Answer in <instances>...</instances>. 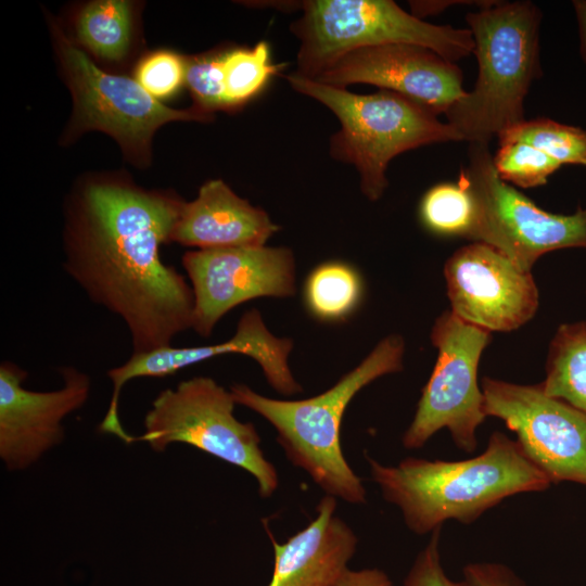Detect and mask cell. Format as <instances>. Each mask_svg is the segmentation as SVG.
I'll return each instance as SVG.
<instances>
[{
    "instance_id": "obj_13",
    "label": "cell",
    "mask_w": 586,
    "mask_h": 586,
    "mask_svg": "<svg viewBox=\"0 0 586 586\" xmlns=\"http://www.w3.org/2000/svg\"><path fill=\"white\" fill-rule=\"evenodd\" d=\"M293 341L273 335L266 327L259 310L245 311L229 340L206 346H166L148 353L132 354L123 365L107 370L113 383L107 411L99 424L103 434L117 436L123 442L130 441L122 425L118 412L119 395L123 386L137 378H162L194 364L227 354H242L253 358L262 368L267 382L279 394L290 396L303 391L294 379L288 364Z\"/></svg>"
},
{
    "instance_id": "obj_19",
    "label": "cell",
    "mask_w": 586,
    "mask_h": 586,
    "mask_svg": "<svg viewBox=\"0 0 586 586\" xmlns=\"http://www.w3.org/2000/svg\"><path fill=\"white\" fill-rule=\"evenodd\" d=\"M539 386L547 396L586 412V320L558 328Z\"/></svg>"
},
{
    "instance_id": "obj_7",
    "label": "cell",
    "mask_w": 586,
    "mask_h": 586,
    "mask_svg": "<svg viewBox=\"0 0 586 586\" xmlns=\"http://www.w3.org/2000/svg\"><path fill=\"white\" fill-rule=\"evenodd\" d=\"M235 405L231 392L209 377L181 381L158 393L144 417V433L135 442L157 453L173 443L191 445L247 471L259 496L270 497L279 485L278 472L264 456L254 424L235 418Z\"/></svg>"
},
{
    "instance_id": "obj_25",
    "label": "cell",
    "mask_w": 586,
    "mask_h": 586,
    "mask_svg": "<svg viewBox=\"0 0 586 586\" xmlns=\"http://www.w3.org/2000/svg\"><path fill=\"white\" fill-rule=\"evenodd\" d=\"M493 165L505 182L521 188H535L547 183L548 177L562 165L525 142L500 143L493 155Z\"/></svg>"
},
{
    "instance_id": "obj_2",
    "label": "cell",
    "mask_w": 586,
    "mask_h": 586,
    "mask_svg": "<svg viewBox=\"0 0 586 586\" xmlns=\"http://www.w3.org/2000/svg\"><path fill=\"white\" fill-rule=\"evenodd\" d=\"M383 498L402 511L407 527L423 535L446 521H476L508 497L544 492L552 483L502 432L491 434L483 453L464 460L407 457L384 466L366 455Z\"/></svg>"
},
{
    "instance_id": "obj_30",
    "label": "cell",
    "mask_w": 586,
    "mask_h": 586,
    "mask_svg": "<svg viewBox=\"0 0 586 586\" xmlns=\"http://www.w3.org/2000/svg\"><path fill=\"white\" fill-rule=\"evenodd\" d=\"M332 586H394L390 576L377 568L347 570Z\"/></svg>"
},
{
    "instance_id": "obj_5",
    "label": "cell",
    "mask_w": 586,
    "mask_h": 586,
    "mask_svg": "<svg viewBox=\"0 0 586 586\" xmlns=\"http://www.w3.org/2000/svg\"><path fill=\"white\" fill-rule=\"evenodd\" d=\"M284 78L297 92L315 99L339 119L341 128L330 139V154L352 164L359 174L360 190L379 200L388 186L390 162L406 151L448 141L460 135L437 115L387 90L357 94L296 74Z\"/></svg>"
},
{
    "instance_id": "obj_21",
    "label": "cell",
    "mask_w": 586,
    "mask_h": 586,
    "mask_svg": "<svg viewBox=\"0 0 586 586\" xmlns=\"http://www.w3.org/2000/svg\"><path fill=\"white\" fill-rule=\"evenodd\" d=\"M76 27L80 41L94 54L119 60L130 43V7L120 0L92 1L80 11Z\"/></svg>"
},
{
    "instance_id": "obj_3",
    "label": "cell",
    "mask_w": 586,
    "mask_h": 586,
    "mask_svg": "<svg viewBox=\"0 0 586 586\" xmlns=\"http://www.w3.org/2000/svg\"><path fill=\"white\" fill-rule=\"evenodd\" d=\"M404 351L400 335H387L332 387L305 399L266 397L245 384H234L230 392L237 404L260 415L276 429L277 441L289 461L305 470L327 495L348 504H365L366 488L342 451V419L361 388L403 369Z\"/></svg>"
},
{
    "instance_id": "obj_23",
    "label": "cell",
    "mask_w": 586,
    "mask_h": 586,
    "mask_svg": "<svg viewBox=\"0 0 586 586\" xmlns=\"http://www.w3.org/2000/svg\"><path fill=\"white\" fill-rule=\"evenodd\" d=\"M420 217L434 233L468 238L474 221V203L460 181L440 183L423 195Z\"/></svg>"
},
{
    "instance_id": "obj_4",
    "label": "cell",
    "mask_w": 586,
    "mask_h": 586,
    "mask_svg": "<svg viewBox=\"0 0 586 586\" xmlns=\"http://www.w3.org/2000/svg\"><path fill=\"white\" fill-rule=\"evenodd\" d=\"M542 11L532 1L505 2L467 14L479 64L471 91L445 113L469 143L489 144L523 122L524 99L540 74Z\"/></svg>"
},
{
    "instance_id": "obj_18",
    "label": "cell",
    "mask_w": 586,
    "mask_h": 586,
    "mask_svg": "<svg viewBox=\"0 0 586 586\" xmlns=\"http://www.w3.org/2000/svg\"><path fill=\"white\" fill-rule=\"evenodd\" d=\"M278 230L264 209L215 179L200 188L195 200L183 203L170 242L198 250L260 246Z\"/></svg>"
},
{
    "instance_id": "obj_29",
    "label": "cell",
    "mask_w": 586,
    "mask_h": 586,
    "mask_svg": "<svg viewBox=\"0 0 586 586\" xmlns=\"http://www.w3.org/2000/svg\"><path fill=\"white\" fill-rule=\"evenodd\" d=\"M462 574L475 586H526L510 566L499 562L468 563Z\"/></svg>"
},
{
    "instance_id": "obj_17",
    "label": "cell",
    "mask_w": 586,
    "mask_h": 586,
    "mask_svg": "<svg viewBox=\"0 0 586 586\" xmlns=\"http://www.w3.org/2000/svg\"><path fill=\"white\" fill-rule=\"evenodd\" d=\"M336 507V498L326 494L313 521L283 544L268 531L275 562L267 586H332L348 570L358 538Z\"/></svg>"
},
{
    "instance_id": "obj_28",
    "label": "cell",
    "mask_w": 586,
    "mask_h": 586,
    "mask_svg": "<svg viewBox=\"0 0 586 586\" xmlns=\"http://www.w3.org/2000/svg\"><path fill=\"white\" fill-rule=\"evenodd\" d=\"M442 527L433 531L425 547L417 555L403 586H475L470 581L447 576L440 551Z\"/></svg>"
},
{
    "instance_id": "obj_26",
    "label": "cell",
    "mask_w": 586,
    "mask_h": 586,
    "mask_svg": "<svg viewBox=\"0 0 586 586\" xmlns=\"http://www.w3.org/2000/svg\"><path fill=\"white\" fill-rule=\"evenodd\" d=\"M184 80L198 103V109L209 113V110L228 107L222 54L198 56L187 61Z\"/></svg>"
},
{
    "instance_id": "obj_6",
    "label": "cell",
    "mask_w": 586,
    "mask_h": 586,
    "mask_svg": "<svg viewBox=\"0 0 586 586\" xmlns=\"http://www.w3.org/2000/svg\"><path fill=\"white\" fill-rule=\"evenodd\" d=\"M300 8L301 17L291 24L300 41L295 73L310 79L367 47L418 44L454 63L474 50L469 28L424 22L392 0H307Z\"/></svg>"
},
{
    "instance_id": "obj_12",
    "label": "cell",
    "mask_w": 586,
    "mask_h": 586,
    "mask_svg": "<svg viewBox=\"0 0 586 586\" xmlns=\"http://www.w3.org/2000/svg\"><path fill=\"white\" fill-rule=\"evenodd\" d=\"M181 262L194 296L191 329L203 337L240 304L265 296L289 297L296 292L295 259L289 247L191 250Z\"/></svg>"
},
{
    "instance_id": "obj_32",
    "label": "cell",
    "mask_w": 586,
    "mask_h": 586,
    "mask_svg": "<svg viewBox=\"0 0 586 586\" xmlns=\"http://www.w3.org/2000/svg\"><path fill=\"white\" fill-rule=\"evenodd\" d=\"M573 8L578 25L579 51L586 64V0H574Z\"/></svg>"
},
{
    "instance_id": "obj_1",
    "label": "cell",
    "mask_w": 586,
    "mask_h": 586,
    "mask_svg": "<svg viewBox=\"0 0 586 586\" xmlns=\"http://www.w3.org/2000/svg\"><path fill=\"white\" fill-rule=\"evenodd\" d=\"M183 203L126 183L92 182L71 204L63 268L92 303L124 321L132 354L173 346L192 328V288L160 254Z\"/></svg>"
},
{
    "instance_id": "obj_11",
    "label": "cell",
    "mask_w": 586,
    "mask_h": 586,
    "mask_svg": "<svg viewBox=\"0 0 586 586\" xmlns=\"http://www.w3.org/2000/svg\"><path fill=\"white\" fill-rule=\"evenodd\" d=\"M62 65L75 103L76 126L113 136L127 152L142 155L162 125L174 120H206L198 107L174 110L151 95L136 79L99 68L67 38L58 40Z\"/></svg>"
},
{
    "instance_id": "obj_31",
    "label": "cell",
    "mask_w": 586,
    "mask_h": 586,
    "mask_svg": "<svg viewBox=\"0 0 586 586\" xmlns=\"http://www.w3.org/2000/svg\"><path fill=\"white\" fill-rule=\"evenodd\" d=\"M485 1H444V0H440V1H410V8H411V14L417 16L418 18H421L423 16H428V15H433V14H437L440 12H442L443 10H445L446 8L450 7V5H454L455 3L456 4H461V3H476V4H480V3H483Z\"/></svg>"
},
{
    "instance_id": "obj_10",
    "label": "cell",
    "mask_w": 586,
    "mask_h": 586,
    "mask_svg": "<svg viewBox=\"0 0 586 586\" xmlns=\"http://www.w3.org/2000/svg\"><path fill=\"white\" fill-rule=\"evenodd\" d=\"M486 417L502 420L525 455L552 484L586 486V412L537 385L483 378Z\"/></svg>"
},
{
    "instance_id": "obj_22",
    "label": "cell",
    "mask_w": 586,
    "mask_h": 586,
    "mask_svg": "<svg viewBox=\"0 0 586 586\" xmlns=\"http://www.w3.org/2000/svg\"><path fill=\"white\" fill-rule=\"evenodd\" d=\"M525 142L543 151L561 165L586 166V130L550 118L519 123L498 136V143Z\"/></svg>"
},
{
    "instance_id": "obj_16",
    "label": "cell",
    "mask_w": 586,
    "mask_h": 586,
    "mask_svg": "<svg viewBox=\"0 0 586 586\" xmlns=\"http://www.w3.org/2000/svg\"><path fill=\"white\" fill-rule=\"evenodd\" d=\"M315 80L346 88L368 84L400 94L435 115L445 114L466 90L462 71L435 51L390 43L352 51Z\"/></svg>"
},
{
    "instance_id": "obj_24",
    "label": "cell",
    "mask_w": 586,
    "mask_h": 586,
    "mask_svg": "<svg viewBox=\"0 0 586 586\" xmlns=\"http://www.w3.org/2000/svg\"><path fill=\"white\" fill-rule=\"evenodd\" d=\"M280 67L270 62L266 41L258 42L252 49H235L222 54L228 107L242 104L257 94Z\"/></svg>"
},
{
    "instance_id": "obj_8",
    "label": "cell",
    "mask_w": 586,
    "mask_h": 586,
    "mask_svg": "<svg viewBox=\"0 0 586 586\" xmlns=\"http://www.w3.org/2000/svg\"><path fill=\"white\" fill-rule=\"evenodd\" d=\"M459 181L474 203L468 239L495 247L523 270L531 271L545 253L586 247V208L571 215L539 208L499 178L488 144L469 143Z\"/></svg>"
},
{
    "instance_id": "obj_9",
    "label": "cell",
    "mask_w": 586,
    "mask_h": 586,
    "mask_svg": "<svg viewBox=\"0 0 586 586\" xmlns=\"http://www.w3.org/2000/svg\"><path fill=\"white\" fill-rule=\"evenodd\" d=\"M431 341L438 349L437 360L402 443L417 449L447 429L455 445L471 454L479 444L477 429L486 418L477 367L491 331L445 311L433 324Z\"/></svg>"
},
{
    "instance_id": "obj_14",
    "label": "cell",
    "mask_w": 586,
    "mask_h": 586,
    "mask_svg": "<svg viewBox=\"0 0 586 586\" xmlns=\"http://www.w3.org/2000/svg\"><path fill=\"white\" fill-rule=\"evenodd\" d=\"M444 275L451 313L487 331H511L527 322L538 307L531 271L495 247L474 242L458 249Z\"/></svg>"
},
{
    "instance_id": "obj_15",
    "label": "cell",
    "mask_w": 586,
    "mask_h": 586,
    "mask_svg": "<svg viewBox=\"0 0 586 586\" xmlns=\"http://www.w3.org/2000/svg\"><path fill=\"white\" fill-rule=\"evenodd\" d=\"M61 388L24 387L27 371L10 360L0 364V458L10 471L25 470L64 438L63 420L89 398L91 379L75 367L59 369Z\"/></svg>"
},
{
    "instance_id": "obj_27",
    "label": "cell",
    "mask_w": 586,
    "mask_h": 586,
    "mask_svg": "<svg viewBox=\"0 0 586 586\" xmlns=\"http://www.w3.org/2000/svg\"><path fill=\"white\" fill-rule=\"evenodd\" d=\"M186 62L175 53L160 51L143 59L136 80L154 98L174 93L184 80Z\"/></svg>"
},
{
    "instance_id": "obj_20",
    "label": "cell",
    "mask_w": 586,
    "mask_h": 586,
    "mask_svg": "<svg viewBox=\"0 0 586 586\" xmlns=\"http://www.w3.org/2000/svg\"><path fill=\"white\" fill-rule=\"evenodd\" d=\"M364 282L358 270L341 260L317 265L304 282L303 298L308 313L324 322L344 321L359 307Z\"/></svg>"
}]
</instances>
